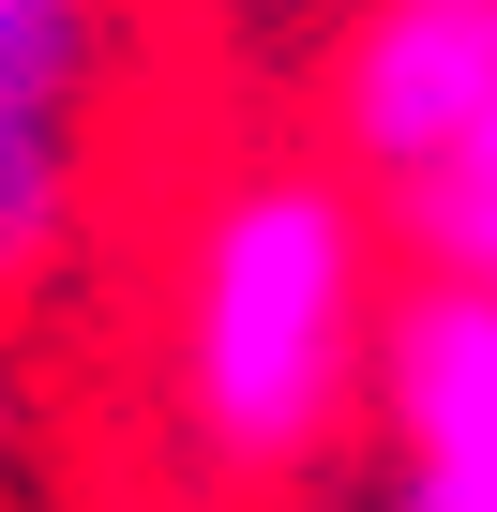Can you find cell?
Masks as SVG:
<instances>
[{
  "label": "cell",
  "instance_id": "1",
  "mask_svg": "<svg viewBox=\"0 0 497 512\" xmlns=\"http://www.w3.org/2000/svg\"><path fill=\"white\" fill-rule=\"evenodd\" d=\"M392 211L317 151H241L166 256V422L211 482H287L377 422Z\"/></svg>",
  "mask_w": 497,
  "mask_h": 512
},
{
  "label": "cell",
  "instance_id": "2",
  "mask_svg": "<svg viewBox=\"0 0 497 512\" xmlns=\"http://www.w3.org/2000/svg\"><path fill=\"white\" fill-rule=\"evenodd\" d=\"M332 136L347 181H377V211L407 181H437L452 151L497 136V0H377L332 46Z\"/></svg>",
  "mask_w": 497,
  "mask_h": 512
},
{
  "label": "cell",
  "instance_id": "3",
  "mask_svg": "<svg viewBox=\"0 0 497 512\" xmlns=\"http://www.w3.org/2000/svg\"><path fill=\"white\" fill-rule=\"evenodd\" d=\"M377 452L392 512H497V287L407 272L377 347Z\"/></svg>",
  "mask_w": 497,
  "mask_h": 512
},
{
  "label": "cell",
  "instance_id": "4",
  "mask_svg": "<svg viewBox=\"0 0 497 512\" xmlns=\"http://www.w3.org/2000/svg\"><path fill=\"white\" fill-rule=\"evenodd\" d=\"M106 31L76 0H31L0 46V287H31L76 241V91H91Z\"/></svg>",
  "mask_w": 497,
  "mask_h": 512
},
{
  "label": "cell",
  "instance_id": "5",
  "mask_svg": "<svg viewBox=\"0 0 497 512\" xmlns=\"http://www.w3.org/2000/svg\"><path fill=\"white\" fill-rule=\"evenodd\" d=\"M392 241H407V272H452V287H497V136L452 151L437 181L392 196Z\"/></svg>",
  "mask_w": 497,
  "mask_h": 512
},
{
  "label": "cell",
  "instance_id": "6",
  "mask_svg": "<svg viewBox=\"0 0 497 512\" xmlns=\"http://www.w3.org/2000/svg\"><path fill=\"white\" fill-rule=\"evenodd\" d=\"M16 16H31V0H0V46H16Z\"/></svg>",
  "mask_w": 497,
  "mask_h": 512
},
{
  "label": "cell",
  "instance_id": "7",
  "mask_svg": "<svg viewBox=\"0 0 497 512\" xmlns=\"http://www.w3.org/2000/svg\"><path fill=\"white\" fill-rule=\"evenodd\" d=\"M0 437H16V377H0Z\"/></svg>",
  "mask_w": 497,
  "mask_h": 512
}]
</instances>
